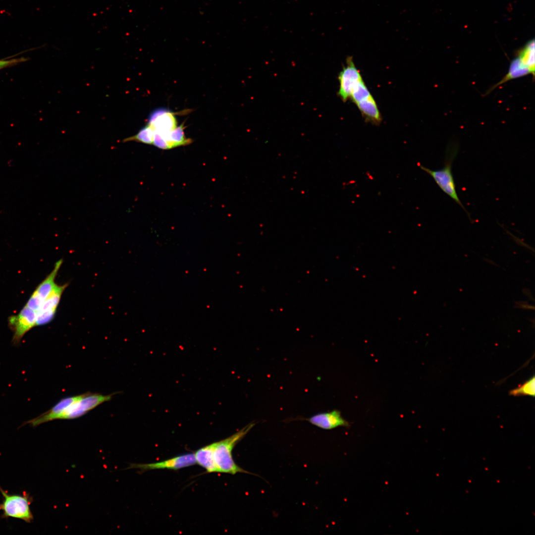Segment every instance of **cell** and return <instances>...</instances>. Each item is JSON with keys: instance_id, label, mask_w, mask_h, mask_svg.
Returning a JSON list of instances; mask_svg holds the SVG:
<instances>
[{"instance_id": "6da1fadb", "label": "cell", "mask_w": 535, "mask_h": 535, "mask_svg": "<svg viewBox=\"0 0 535 535\" xmlns=\"http://www.w3.org/2000/svg\"><path fill=\"white\" fill-rule=\"evenodd\" d=\"M255 425L256 423L252 422L231 436L214 442V457L218 473L232 475L240 473L259 476L243 469L237 465L232 456V451L236 445L246 436Z\"/></svg>"}, {"instance_id": "7a4b0ae2", "label": "cell", "mask_w": 535, "mask_h": 535, "mask_svg": "<svg viewBox=\"0 0 535 535\" xmlns=\"http://www.w3.org/2000/svg\"><path fill=\"white\" fill-rule=\"evenodd\" d=\"M457 151H447L443 167L438 170H431L422 165L420 168L433 179L441 190L453 199L466 212L472 221L470 215L460 201L456 189V185L452 172V164L456 155Z\"/></svg>"}, {"instance_id": "3957f363", "label": "cell", "mask_w": 535, "mask_h": 535, "mask_svg": "<svg viewBox=\"0 0 535 535\" xmlns=\"http://www.w3.org/2000/svg\"><path fill=\"white\" fill-rule=\"evenodd\" d=\"M0 491L3 500L0 503V510L2 511L1 518L12 517L31 523L34 519L30 509L32 497L28 493L10 494L0 486Z\"/></svg>"}, {"instance_id": "277c9868", "label": "cell", "mask_w": 535, "mask_h": 535, "mask_svg": "<svg viewBox=\"0 0 535 535\" xmlns=\"http://www.w3.org/2000/svg\"><path fill=\"white\" fill-rule=\"evenodd\" d=\"M103 395L98 393L86 392L67 409L62 419H73L82 416L100 404L109 401L113 394Z\"/></svg>"}, {"instance_id": "5b68a950", "label": "cell", "mask_w": 535, "mask_h": 535, "mask_svg": "<svg viewBox=\"0 0 535 535\" xmlns=\"http://www.w3.org/2000/svg\"><path fill=\"white\" fill-rule=\"evenodd\" d=\"M36 312L25 305L17 315L8 318L9 326L13 332L14 344H18L25 334L36 326Z\"/></svg>"}, {"instance_id": "8992f818", "label": "cell", "mask_w": 535, "mask_h": 535, "mask_svg": "<svg viewBox=\"0 0 535 535\" xmlns=\"http://www.w3.org/2000/svg\"><path fill=\"white\" fill-rule=\"evenodd\" d=\"M363 78L360 71L356 67L353 58L348 56L346 59V65L338 75L339 87L337 95L344 102L350 98L354 87Z\"/></svg>"}, {"instance_id": "52a82bcc", "label": "cell", "mask_w": 535, "mask_h": 535, "mask_svg": "<svg viewBox=\"0 0 535 535\" xmlns=\"http://www.w3.org/2000/svg\"><path fill=\"white\" fill-rule=\"evenodd\" d=\"M62 263V259L55 263L52 271L36 287L25 306L36 312L40 309L44 300L49 296L56 285L54 280Z\"/></svg>"}, {"instance_id": "ba28073f", "label": "cell", "mask_w": 535, "mask_h": 535, "mask_svg": "<svg viewBox=\"0 0 535 535\" xmlns=\"http://www.w3.org/2000/svg\"><path fill=\"white\" fill-rule=\"evenodd\" d=\"M196 464L194 453L182 454L163 461L148 464H132L129 468L138 469L141 472L156 469L177 470Z\"/></svg>"}, {"instance_id": "9c48e42d", "label": "cell", "mask_w": 535, "mask_h": 535, "mask_svg": "<svg viewBox=\"0 0 535 535\" xmlns=\"http://www.w3.org/2000/svg\"><path fill=\"white\" fill-rule=\"evenodd\" d=\"M67 285H56L54 288L44 300L40 309L36 311V325H45L52 321L64 290Z\"/></svg>"}, {"instance_id": "30bf717a", "label": "cell", "mask_w": 535, "mask_h": 535, "mask_svg": "<svg viewBox=\"0 0 535 535\" xmlns=\"http://www.w3.org/2000/svg\"><path fill=\"white\" fill-rule=\"evenodd\" d=\"M192 143L185 136L182 124L164 134L154 133L153 145L162 150H169L175 147L188 145Z\"/></svg>"}, {"instance_id": "8fae6325", "label": "cell", "mask_w": 535, "mask_h": 535, "mask_svg": "<svg viewBox=\"0 0 535 535\" xmlns=\"http://www.w3.org/2000/svg\"><path fill=\"white\" fill-rule=\"evenodd\" d=\"M154 133L164 134L177 126L175 113L163 108H158L152 112L148 118V124Z\"/></svg>"}, {"instance_id": "7c38bea8", "label": "cell", "mask_w": 535, "mask_h": 535, "mask_svg": "<svg viewBox=\"0 0 535 535\" xmlns=\"http://www.w3.org/2000/svg\"><path fill=\"white\" fill-rule=\"evenodd\" d=\"M312 425L325 430H330L339 427L349 426V423L337 410L316 414L308 418H303Z\"/></svg>"}, {"instance_id": "4fadbf2b", "label": "cell", "mask_w": 535, "mask_h": 535, "mask_svg": "<svg viewBox=\"0 0 535 535\" xmlns=\"http://www.w3.org/2000/svg\"><path fill=\"white\" fill-rule=\"evenodd\" d=\"M80 395L62 399L48 411L26 423L34 427L43 423L57 419H62L67 409L75 402Z\"/></svg>"}, {"instance_id": "5bb4252c", "label": "cell", "mask_w": 535, "mask_h": 535, "mask_svg": "<svg viewBox=\"0 0 535 535\" xmlns=\"http://www.w3.org/2000/svg\"><path fill=\"white\" fill-rule=\"evenodd\" d=\"M215 443H212L198 449L194 456L196 463L205 469L207 473H218L214 457Z\"/></svg>"}, {"instance_id": "9a60e30c", "label": "cell", "mask_w": 535, "mask_h": 535, "mask_svg": "<svg viewBox=\"0 0 535 535\" xmlns=\"http://www.w3.org/2000/svg\"><path fill=\"white\" fill-rule=\"evenodd\" d=\"M530 74L528 68L517 57L511 62L507 74L487 92L488 94L498 86L513 79L517 78Z\"/></svg>"}, {"instance_id": "2e32d148", "label": "cell", "mask_w": 535, "mask_h": 535, "mask_svg": "<svg viewBox=\"0 0 535 535\" xmlns=\"http://www.w3.org/2000/svg\"><path fill=\"white\" fill-rule=\"evenodd\" d=\"M523 64L529 69L530 74L535 76V42L533 40L529 42L519 53L517 56Z\"/></svg>"}, {"instance_id": "e0dca14e", "label": "cell", "mask_w": 535, "mask_h": 535, "mask_svg": "<svg viewBox=\"0 0 535 535\" xmlns=\"http://www.w3.org/2000/svg\"><path fill=\"white\" fill-rule=\"evenodd\" d=\"M372 97V94L362 79L353 88L349 99L357 105Z\"/></svg>"}, {"instance_id": "ac0fdd59", "label": "cell", "mask_w": 535, "mask_h": 535, "mask_svg": "<svg viewBox=\"0 0 535 535\" xmlns=\"http://www.w3.org/2000/svg\"><path fill=\"white\" fill-rule=\"evenodd\" d=\"M154 137V131L148 124L142 128L138 133L131 137L125 139L123 142L134 141L146 144L153 145Z\"/></svg>"}, {"instance_id": "d6986e66", "label": "cell", "mask_w": 535, "mask_h": 535, "mask_svg": "<svg viewBox=\"0 0 535 535\" xmlns=\"http://www.w3.org/2000/svg\"><path fill=\"white\" fill-rule=\"evenodd\" d=\"M535 393V378L534 375L522 385L509 392L511 395L514 396L529 395L534 397Z\"/></svg>"}, {"instance_id": "ffe728a7", "label": "cell", "mask_w": 535, "mask_h": 535, "mask_svg": "<svg viewBox=\"0 0 535 535\" xmlns=\"http://www.w3.org/2000/svg\"><path fill=\"white\" fill-rule=\"evenodd\" d=\"M27 60L28 58L23 57L11 58L8 60L0 59V70L6 67L14 66L19 63L25 62Z\"/></svg>"}]
</instances>
